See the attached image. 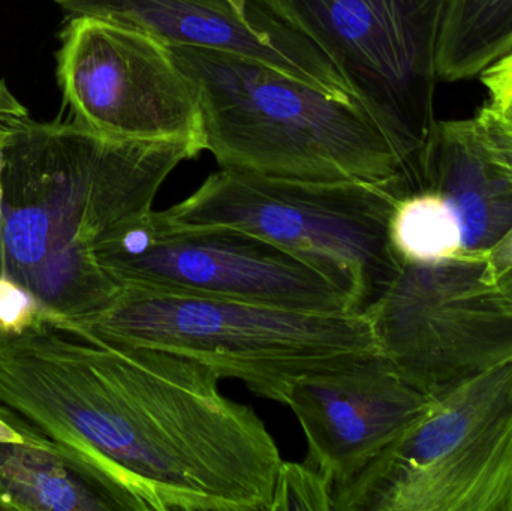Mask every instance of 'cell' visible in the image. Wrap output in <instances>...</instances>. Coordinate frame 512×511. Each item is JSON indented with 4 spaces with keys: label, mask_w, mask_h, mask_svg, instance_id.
I'll use <instances>...</instances> for the list:
<instances>
[{
    "label": "cell",
    "mask_w": 512,
    "mask_h": 511,
    "mask_svg": "<svg viewBox=\"0 0 512 511\" xmlns=\"http://www.w3.org/2000/svg\"><path fill=\"white\" fill-rule=\"evenodd\" d=\"M219 380L51 312L0 332V402L77 450L122 511H270L282 456Z\"/></svg>",
    "instance_id": "obj_1"
},
{
    "label": "cell",
    "mask_w": 512,
    "mask_h": 511,
    "mask_svg": "<svg viewBox=\"0 0 512 511\" xmlns=\"http://www.w3.org/2000/svg\"><path fill=\"white\" fill-rule=\"evenodd\" d=\"M0 123V275L53 314L89 317L119 290L96 261L99 240L152 210L170 174L200 153L185 143L113 140L75 120Z\"/></svg>",
    "instance_id": "obj_2"
},
{
    "label": "cell",
    "mask_w": 512,
    "mask_h": 511,
    "mask_svg": "<svg viewBox=\"0 0 512 511\" xmlns=\"http://www.w3.org/2000/svg\"><path fill=\"white\" fill-rule=\"evenodd\" d=\"M168 47L197 90L204 150L219 167L313 182L382 183L402 171L405 161L354 96L230 51Z\"/></svg>",
    "instance_id": "obj_3"
},
{
    "label": "cell",
    "mask_w": 512,
    "mask_h": 511,
    "mask_svg": "<svg viewBox=\"0 0 512 511\" xmlns=\"http://www.w3.org/2000/svg\"><path fill=\"white\" fill-rule=\"evenodd\" d=\"M74 323L102 341L188 357L282 405L303 375L379 351L363 312L297 311L141 288H119L104 308Z\"/></svg>",
    "instance_id": "obj_4"
},
{
    "label": "cell",
    "mask_w": 512,
    "mask_h": 511,
    "mask_svg": "<svg viewBox=\"0 0 512 511\" xmlns=\"http://www.w3.org/2000/svg\"><path fill=\"white\" fill-rule=\"evenodd\" d=\"M387 182H313L221 168L170 209L173 227H230L303 258L349 291L364 312L399 275L390 240L396 206Z\"/></svg>",
    "instance_id": "obj_5"
},
{
    "label": "cell",
    "mask_w": 512,
    "mask_h": 511,
    "mask_svg": "<svg viewBox=\"0 0 512 511\" xmlns=\"http://www.w3.org/2000/svg\"><path fill=\"white\" fill-rule=\"evenodd\" d=\"M334 511H512V359L430 399Z\"/></svg>",
    "instance_id": "obj_6"
},
{
    "label": "cell",
    "mask_w": 512,
    "mask_h": 511,
    "mask_svg": "<svg viewBox=\"0 0 512 511\" xmlns=\"http://www.w3.org/2000/svg\"><path fill=\"white\" fill-rule=\"evenodd\" d=\"M337 69L403 161L435 126L453 0H265Z\"/></svg>",
    "instance_id": "obj_7"
},
{
    "label": "cell",
    "mask_w": 512,
    "mask_h": 511,
    "mask_svg": "<svg viewBox=\"0 0 512 511\" xmlns=\"http://www.w3.org/2000/svg\"><path fill=\"white\" fill-rule=\"evenodd\" d=\"M95 257L117 288L358 312L348 290L286 249L237 228L173 227L153 209L110 228Z\"/></svg>",
    "instance_id": "obj_8"
},
{
    "label": "cell",
    "mask_w": 512,
    "mask_h": 511,
    "mask_svg": "<svg viewBox=\"0 0 512 511\" xmlns=\"http://www.w3.org/2000/svg\"><path fill=\"white\" fill-rule=\"evenodd\" d=\"M486 260L405 264L363 312L379 353L432 399L512 359V311Z\"/></svg>",
    "instance_id": "obj_9"
},
{
    "label": "cell",
    "mask_w": 512,
    "mask_h": 511,
    "mask_svg": "<svg viewBox=\"0 0 512 511\" xmlns=\"http://www.w3.org/2000/svg\"><path fill=\"white\" fill-rule=\"evenodd\" d=\"M60 42L57 81L75 122L113 140L206 152L197 90L167 44L92 15L72 17Z\"/></svg>",
    "instance_id": "obj_10"
},
{
    "label": "cell",
    "mask_w": 512,
    "mask_h": 511,
    "mask_svg": "<svg viewBox=\"0 0 512 511\" xmlns=\"http://www.w3.org/2000/svg\"><path fill=\"white\" fill-rule=\"evenodd\" d=\"M429 401L375 351L303 375L292 384L285 405L306 437V462L336 491L394 443Z\"/></svg>",
    "instance_id": "obj_11"
},
{
    "label": "cell",
    "mask_w": 512,
    "mask_h": 511,
    "mask_svg": "<svg viewBox=\"0 0 512 511\" xmlns=\"http://www.w3.org/2000/svg\"><path fill=\"white\" fill-rule=\"evenodd\" d=\"M63 11L144 30L167 45L230 51L267 63L322 92L352 96L342 75L271 6L240 11L231 0H54Z\"/></svg>",
    "instance_id": "obj_12"
},
{
    "label": "cell",
    "mask_w": 512,
    "mask_h": 511,
    "mask_svg": "<svg viewBox=\"0 0 512 511\" xmlns=\"http://www.w3.org/2000/svg\"><path fill=\"white\" fill-rule=\"evenodd\" d=\"M414 185L438 192L462 225L463 255L486 260L512 225V180L472 143L465 120H436L424 146L403 165Z\"/></svg>",
    "instance_id": "obj_13"
},
{
    "label": "cell",
    "mask_w": 512,
    "mask_h": 511,
    "mask_svg": "<svg viewBox=\"0 0 512 511\" xmlns=\"http://www.w3.org/2000/svg\"><path fill=\"white\" fill-rule=\"evenodd\" d=\"M0 510H119L89 462L60 450L0 444Z\"/></svg>",
    "instance_id": "obj_14"
},
{
    "label": "cell",
    "mask_w": 512,
    "mask_h": 511,
    "mask_svg": "<svg viewBox=\"0 0 512 511\" xmlns=\"http://www.w3.org/2000/svg\"><path fill=\"white\" fill-rule=\"evenodd\" d=\"M512 51V0H453L439 51V78L471 80Z\"/></svg>",
    "instance_id": "obj_15"
},
{
    "label": "cell",
    "mask_w": 512,
    "mask_h": 511,
    "mask_svg": "<svg viewBox=\"0 0 512 511\" xmlns=\"http://www.w3.org/2000/svg\"><path fill=\"white\" fill-rule=\"evenodd\" d=\"M399 198L390 219L394 252L405 264H438L466 258L462 225L450 204L432 189L397 176Z\"/></svg>",
    "instance_id": "obj_16"
},
{
    "label": "cell",
    "mask_w": 512,
    "mask_h": 511,
    "mask_svg": "<svg viewBox=\"0 0 512 511\" xmlns=\"http://www.w3.org/2000/svg\"><path fill=\"white\" fill-rule=\"evenodd\" d=\"M334 511V486L309 462L280 464L270 511Z\"/></svg>",
    "instance_id": "obj_17"
},
{
    "label": "cell",
    "mask_w": 512,
    "mask_h": 511,
    "mask_svg": "<svg viewBox=\"0 0 512 511\" xmlns=\"http://www.w3.org/2000/svg\"><path fill=\"white\" fill-rule=\"evenodd\" d=\"M466 125L481 155L512 180V120L487 102Z\"/></svg>",
    "instance_id": "obj_18"
},
{
    "label": "cell",
    "mask_w": 512,
    "mask_h": 511,
    "mask_svg": "<svg viewBox=\"0 0 512 511\" xmlns=\"http://www.w3.org/2000/svg\"><path fill=\"white\" fill-rule=\"evenodd\" d=\"M47 312L50 311L32 291L9 276L0 275V332H23Z\"/></svg>",
    "instance_id": "obj_19"
},
{
    "label": "cell",
    "mask_w": 512,
    "mask_h": 511,
    "mask_svg": "<svg viewBox=\"0 0 512 511\" xmlns=\"http://www.w3.org/2000/svg\"><path fill=\"white\" fill-rule=\"evenodd\" d=\"M0 444H17V446L44 450H60L65 447V444L57 443L35 423L2 402H0Z\"/></svg>",
    "instance_id": "obj_20"
},
{
    "label": "cell",
    "mask_w": 512,
    "mask_h": 511,
    "mask_svg": "<svg viewBox=\"0 0 512 511\" xmlns=\"http://www.w3.org/2000/svg\"><path fill=\"white\" fill-rule=\"evenodd\" d=\"M489 90L490 104L512 120V51L480 75Z\"/></svg>",
    "instance_id": "obj_21"
},
{
    "label": "cell",
    "mask_w": 512,
    "mask_h": 511,
    "mask_svg": "<svg viewBox=\"0 0 512 511\" xmlns=\"http://www.w3.org/2000/svg\"><path fill=\"white\" fill-rule=\"evenodd\" d=\"M510 272H512V225L487 252L483 276L489 284L496 285L502 276Z\"/></svg>",
    "instance_id": "obj_22"
},
{
    "label": "cell",
    "mask_w": 512,
    "mask_h": 511,
    "mask_svg": "<svg viewBox=\"0 0 512 511\" xmlns=\"http://www.w3.org/2000/svg\"><path fill=\"white\" fill-rule=\"evenodd\" d=\"M27 116H29L27 108L12 95L5 81L0 80V117L23 119V117Z\"/></svg>",
    "instance_id": "obj_23"
},
{
    "label": "cell",
    "mask_w": 512,
    "mask_h": 511,
    "mask_svg": "<svg viewBox=\"0 0 512 511\" xmlns=\"http://www.w3.org/2000/svg\"><path fill=\"white\" fill-rule=\"evenodd\" d=\"M496 296L512 311V272L502 276L495 285Z\"/></svg>",
    "instance_id": "obj_24"
},
{
    "label": "cell",
    "mask_w": 512,
    "mask_h": 511,
    "mask_svg": "<svg viewBox=\"0 0 512 511\" xmlns=\"http://www.w3.org/2000/svg\"><path fill=\"white\" fill-rule=\"evenodd\" d=\"M231 2H233L234 5L240 9V11L246 12V14H249V12L258 11V9H261L262 6L267 5L265 0H231Z\"/></svg>",
    "instance_id": "obj_25"
},
{
    "label": "cell",
    "mask_w": 512,
    "mask_h": 511,
    "mask_svg": "<svg viewBox=\"0 0 512 511\" xmlns=\"http://www.w3.org/2000/svg\"><path fill=\"white\" fill-rule=\"evenodd\" d=\"M2 138H3V128H2V123H0V146H2Z\"/></svg>",
    "instance_id": "obj_26"
}]
</instances>
